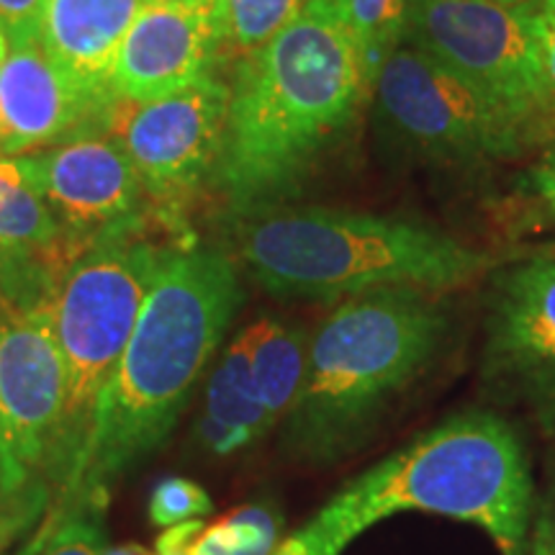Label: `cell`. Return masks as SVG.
I'll return each instance as SVG.
<instances>
[{
  "label": "cell",
  "instance_id": "1f68e13d",
  "mask_svg": "<svg viewBox=\"0 0 555 555\" xmlns=\"http://www.w3.org/2000/svg\"><path fill=\"white\" fill-rule=\"evenodd\" d=\"M11 52V41H9V37H5V29H3V24H0V62L5 60V54Z\"/></svg>",
  "mask_w": 555,
  "mask_h": 555
},
{
  "label": "cell",
  "instance_id": "ba28073f",
  "mask_svg": "<svg viewBox=\"0 0 555 555\" xmlns=\"http://www.w3.org/2000/svg\"><path fill=\"white\" fill-rule=\"evenodd\" d=\"M371 86L393 142L433 163L517 155L530 134L509 111L409 44L388 54Z\"/></svg>",
  "mask_w": 555,
  "mask_h": 555
},
{
  "label": "cell",
  "instance_id": "52a82bcc",
  "mask_svg": "<svg viewBox=\"0 0 555 555\" xmlns=\"http://www.w3.org/2000/svg\"><path fill=\"white\" fill-rule=\"evenodd\" d=\"M404 44L453 69L530 131L555 111L535 0H412Z\"/></svg>",
  "mask_w": 555,
  "mask_h": 555
},
{
  "label": "cell",
  "instance_id": "ffe728a7",
  "mask_svg": "<svg viewBox=\"0 0 555 555\" xmlns=\"http://www.w3.org/2000/svg\"><path fill=\"white\" fill-rule=\"evenodd\" d=\"M309 3L311 0H221V57H245L260 50Z\"/></svg>",
  "mask_w": 555,
  "mask_h": 555
},
{
  "label": "cell",
  "instance_id": "4dcf8cb0",
  "mask_svg": "<svg viewBox=\"0 0 555 555\" xmlns=\"http://www.w3.org/2000/svg\"><path fill=\"white\" fill-rule=\"evenodd\" d=\"M103 555H155V553L144 551L142 545H134V543H129V545H119V547H108V551L103 553Z\"/></svg>",
  "mask_w": 555,
  "mask_h": 555
},
{
  "label": "cell",
  "instance_id": "3957f363",
  "mask_svg": "<svg viewBox=\"0 0 555 555\" xmlns=\"http://www.w3.org/2000/svg\"><path fill=\"white\" fill-rule=\"evenodd\" d=\"M404 512L476 525L502 555H527L535 486L509 422L489 412L448 416L345 483L296 538L309 555H343L380 519Z\"/></svg>",
  "mask_w": 555,
  "mask_h": 555
},
{
  "label": "cell",
  "instance_id": "d4e9b609",
  "mask_svg": "<svg viewBox=\"0 0 555 555\" xmlns=\"http://www.w3.org/2000/svg\"><path fill=\"white\" fill-rule=\"evenodd\" d=\"M535 26L540 54L555 99V0H535Z\"/></svg>",
  "mask_w": 555,
  "mask_h": 555
},
{
  "label": "cell",
  "instance_id": "603a6c76",
  "mask_svg": "<svg viewBox=\"0 0 555 555\" xmlns=\"http://www.w3.org/2000/svg\"><path fill=\"white\" fill-rule=\"evenodd\" d=\"M214 512L211 496L189 478L170 476L155 486L150 499V522L157 527H172L206 517Z\"/></svg>",
  "mask_w": 555,
  "mask_h": 555
},
{
  "label": "cell",
  "instance_id": "d6a6232c",
  "mask_svg": "<svg viewBox=\"0 0 555 555\" xmlns=\"http://www.w3.org/2000/svg\"><path fill=\"white\" fill-rule=\"evenodd\" d=\"M486 3H509V5H515V3H527V0H486Z\"/></svg>",
  "mask_w": 555,
  "mask_h": 555
},
{
  "label": "cell",
  "instance_id": "9a60e30c",
  "mask_svg": "<svg viewBox=\"0 0 555 555\" xmlns=\"http://www.w3.org/2000/svg\"><path fill=\"white\" fill-rule=\"evenodd\" d=\"M150 0H47L39 47L95 103H111V75Z\"/></svg>",
  "mask_w": 555,
  "mask_h": 555
},
{
  "label": "cell",
  "instance_id": "e0dca14e",
  "mask_svg": "<svg viewBox=\"0 0 555 555\" xmlns=\"http://www.w3.org/2000/svg\"><path fill=\"white\" fill-rule=\"evenodd\" d=\"M65 237L60 219L31 183L18 157H0V253L37 255L50 262L62 260V249L75 247Z\"/></svg>",
  "mask_w": 555,
  "mask_h": 555
},
{
  "label": "cell",
  "instance_id": "44dd1931",
  "mask_svg": "<svg viewBox=\"0 0 555 555\" xmlns=\"http://www.w3.org/2000/svg\"><path fill=\"white\" fill-rule=\"evenodd\" d=\"M281 517L268 504H245L219 522L204 525L191 555H273Z\"/></svg>",
  "mask_w": 555,
  "mask_h": 555
},
{
  "label": "cell",
  "instance_id": "f546056e",
  "mask_svg": "<svg viewBox=\"0 0 555 555\" xmlns=\"http://www.w3.org/2000/svg\"><path fill=\"white\" fill-rule=\"evenodd\" d=\"M273 555H309V551H307V545H304L301 540L294 535V538L283 540L281 545H275Z\"/></svg>",
  "mask_w": 555,
  "mask_h": 555
},
{
  "label": "cell",
  "instance_id": "f1b7e54d",
  "mask_svg": "<svg viewBox=\"0 0 555 555\" xmlns=\"http://www.w3.org/2000/svg\"><path fill=\"white\" fill-rule=\"evenodd\" d=\"M155 5H170V9H191V11H219L221 0H150Z\"/></svg>",
  "mask_w": 555,
  "mask_h": 555
},
{
  "label": "cell",
  "instance_id": "ac0fdd59",
  "mask_svg": "<svg viewBox=\"0 0 555 555\" xmlns=\"http://www.w3.org/2000/svg\"><path fill=\"white\" fill-rule=\"evenodd\" d=\"M245 330L253 347L255 386L266 409V422L273 433L278 422L286 420L304 386L309 337L304 330L273 317H262Z\"/></svg>",
  "mask_w": 555,
  "mask_h": 555
},
{
  "label": "cell",
  "instance_id": "30bf717a",
  "mask_svg": "<svg viewBox=\"0 0 555 555\" xmlns=\"http://www.w3.org/2000/svg\"><path fill=\"white\" fill-rule=\"evenodd\" d=\"M227 111L229 86L206 75L165 99L111 101L106 121L144 189L157 198H178L219 159Z\"/></svg>",
  "mask_w": 555,
  "mask_h": 555
},
{
  "label": "cell",
  "instance_id": "4fadbf2b",
  "mask_svg": "<svg viewBox=\"0 0 555 555\" xmlns=\"http://www.w3.org/2000/svg\"><path fill=\"white\" fill-rule=\"evenodd\" d=\"M217 60H221L219 11L147 3L116 57L111 101L165 99L214 75Z\"/></svg>",
  "mask_w": 555,
  "mask_h": 555
},
{
  "label": "cell",
  "instance_id": "7402d4cb",
  "mask_svg": "<svg viewBox=\"0 0 555 555\" xmlns=\"http://www.w3.org/2000/svg\"><path fill=\"white\" fill-rule=\"evenodd\" d=\"M34 547H39V555H103V504L62 506L50 517Z\"/></svg>",
  "mask_w": 555,
  "mask_h": 555
},
{
  "label": "cell",
  "instance_id": "2e32d148",
  "mask_svg": "<svg viewBox=\"0 0 555 555\" xmlns=\"http://www.w3.org/2000/svg\"><path fill=\"white\" fill-rule=\"evenodd\" d=\"M270 433L253 376V347L242 330L206 386V406L196 425L201 448L211 455H234Z\"/></svg>",
  "mask_w": 555,
  "mask_h": 555
},
{
  "label": "cell",
  "instance_id": "8992f818",
  "mask_svg": "<svg viewBox=\"0 0 555 555\" xmlns=\"http://www.w3.org/2000/svg\"><path fill=\"white\" fill-rule=\"evenodd\" d=\"M163 249L127 227L101 234L69 266L54 291L52 319L67 373V404L57 481L69 476L93 427L95 406L127 350Z\"/></svg>",
  "mask_w": 555,
  "mask_h": 555
},
{
  "label": "cell",
  "instance_id": "9c48e42d",
  "mask_svg": "<svg viewBox=\"0 0 555 555\" xmlns=\"http://www.w3.org/2000/svg\"><path fill=\"white\" fill-rule=\"evenodd\" d=\"M483 380L555 437V247L499 270L489 294Z\"/></svg>",
  "mask_w": 555,
  "mask_h": 555
},
{
  "label": "cell",
  "instance_id": "277c9868",
  "mask_svg": "<svg viewBox=\"0 0 555 555\" xmlns=\"http://www.w3.org/2000/svg\"><path fill=\"white\" fill-rule=\"evenodd\" d=\"M433 291L386 286L347 296L309 337L307 376L283 420V453L327 466L350 455L448 337Z\"/></svg>",
  "mask_w": 555,
  "mask_h": 555
},
{
  "label": "cell",
  "instance_id": "8fae6325",
  "mask_svg": "<svg viewBox=\"0 0 555 555\" xmlns=\"http://www.w3.org/2000/svg\"><path fill=\"white\" fill-rule=\"evenodd\" d=\"M67 373L52 307L16 311L0 304V440L31 478L57 476Z\"/></svg>",
  "mask_w": 555,
  "mask_h": 555
},
{
  "label": "cell",
  "instance_id": "d6986e66",
  "mask_svg": "<svg viewBox=\"0 0 555 555\" xmlns=\"http://www.w3.org/2000/svg\"><path fill=\"white\" fill-rule=\"evenodd\" d=\"M332 3L356 41L367 82H373L388 54L404 44L412 0H332Z\"/></svg>",
  "mask_w": 555,
  "mask_h": 555
},
{
  "label": "cell",
  "instance_id": "5bb4252c",
  "mask_svg": "<svg viewBox=\"0 0 555 555\" xmlns=\"http://www.w3.org/2000/svg\"><path fill=\"white\" fill-rule=\"evenodd\" d=\"M95 106L41 47H11L0 62V155H29Z\"/></svg>",
  "mask_w": 555,
  "mask_h": 555
},
{
  "label": "cell",
  "instance_id": "7a4b0ae2",
  "mask_svg": "<svg viewBox=\"0 0 555 555\" xmlns=\"http://www.w3.org/2000/svg\"><path fill=\"white\" fill-rule=\"evenodd\" d=\"M363 60L332 0H311L240 57L229 86L219 180L237 208L286 193L363 101Z\"/></svg>",
  "mask_w": 555,
  "mask_h": 555
},
{
  "label": "cell",
  "instance_id": "cb8c5ba5",
  "mask_svg": "<svg viewBox=\"0 0 555 555\" xmlns=\"http://www.w3.org/2000/svg\"><path fill=\"white\" fill-rule=\"evenodd\" d=\"M47 0H0V24L11 47H39Z\"/></svg>",
  "mask_w": 555,
  "mask_h": 555
},
{
  "label": "cell",
  "instance_id": "6da1fadb",
  "mask_svg": "<svg viewBox=\"0 0 555 555\" xmlns=\"http://www.w3.org/2000/svg\"><path fill=\"white\" fill-rule=\"evenodd\" d=\"M245 301L219 249L165 247L93 427L60 486V504H106L108 489L176 429L196 380Z\"/></svg>",
  "mask_w": 555,
  "mask_h": 555
},
{
  "label": "cell",
  "instance_id": "7c38bea8",
  "mask_svg": "<svg viewBox=\"0 0 555 555\" xmlns=\"http://www.w3.org/2000/svg\"><path fill=\"white\" fill-rule=\"evenodd\" d=\"M18 159L75 240L93 242L134 219L144 185L114 137H75Z\"/></svg>",
  "mask_w": 555,
  "mask_h": 555
},
{
  "label": "cell",
  "instance_id": "83f0119b",
  "mask_svg": "<svg viewBox=\"0 0 555 555\" xmlns=\"http://www.w3.org/2000/svg\"><path fill=\"white\" fill-rule=\"evenodd\" d=\"M532 185H535L538 198L543 201L547 214L555 219V152L543 159V165L532 172Z\"/></svg>",
  "mask_w": 555,
  "mask_h": 555
},
{
  "label": "cell",
  "instance_id": "4316f807",
  "mask_svg": "<svg viewBox=\"0 0 555 555\" xmlns=\"http://www.w3.org/2000/svg\"><path fill=\"white\" fill-rule=\"evenodd\" d=\"M26 486H29V476H26V470L13 461L11 453L3 446V440H0V496L16 499L24 494Z\"/></svg>",
  "mask_w": 555,
  "mask_h": 555
},
{
  "label": "cell",
  "instance_id": "5b68a950",
  "mask_svg": "<svg viewBox=\"0 0 555 555\" xmlns=\"http://www.w3.org/2000/svg\"><path fill=\"white\" fill-rule=\"evenodd\" d=\"M237 255L278 298L335 301L386 286L450 291L491 268L489 255L412 219L286 208L245 221Z\"/></svg>",
  "mask_w": 555,
  "mask_h": 555
},
{
  "label": "cell",
  "instance_id": "484cf974",
  "mask_svg": "<svg viewBox=\"0 0 555 555\" xmlns=\"http://www.w3.org/2000/svg\"><path fill=\"white\" fill-rule=\"evenodd\" d=\"M527 555H555V509L551 504H543L535 509Z\"/></svg>",
  "mask_w": 555,
  "mask_h": 555
}]
</instances>
